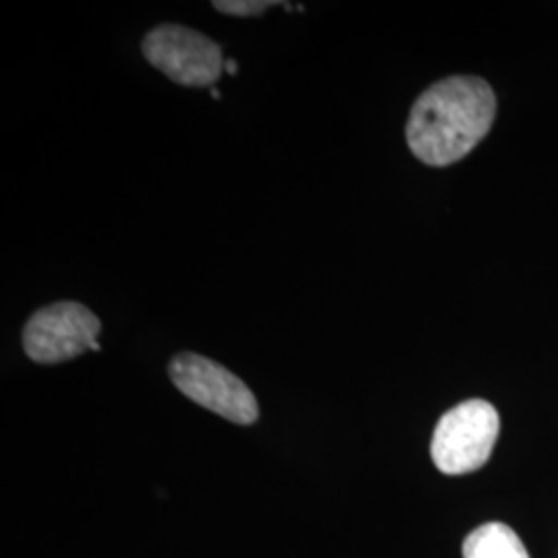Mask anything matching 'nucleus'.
Here are the masks:
<instances>
[{
    "label": "nucleus",
    "instance_id": "9",
    "mask_svg": "<svg viewBox=\"0 0 558 558\" xmlns=\"http://www.w3.org/2000/svg\"><path fill=\"white\" fill-rule=\"evenodd\" d=\"M211 98H214V100H220V94H218L216 87H211Z\"/></svg>",
    "mask_w": 558,
    "mask_h": 558
},
{
    "label": "nucleus",
    "instance_id": "6",
    "mask_svg": "<svg viewBox=\"0 0 558 558\" xmlns=\"http://www.w3.org/2000/svg\"><path fill=\"white\" fill-rule=\"evenodd\" d=\"M463 558H530L518 534L493 521L474 530L463 542Z\"/></svg>",
    "mask_w": 558,
    "mask_h": 558
},
{
    "label": "nucleus",
    "instance_id": "5",
    "mask_svg": "<svg viewBox=\"0 0 558 558\" xmlns=\"http://www.w3.org/2000/svg\"><path fill=\"white\" fill-rule=\"evenodd\" d=\"M143 54L168 80L184 87H214L226 66L216 41L174 23L151 29L143 40Z\"/></svg>",
    "mask_w": 558,
    "mask_h": 558
},
{
    "label": "nucleus",
    "instance_id": "1",
    "mask_svg": "<svg viewBox=\"0 0 558 558\" xmlns=\"http://www.w3.org/2000/svg\"><path fill=\"white\" fill-rule=\"evenodd\" d=\"M497 98L490 85L472 75H456L430 85L412 106L405 140L426 166L463 160L493 126Z\"/></svg>",
    "mask_w": 558,
    "mask_h": 558
},
{
    "label": "nucleus",
    "instance_id": "8",
    "mask_svg": "<svg viewBox=\"0 0 558 558\" xmlns=\"http://www.w3.org/2000/svg\"><path fill=\"white\" fill-rule=\"evenodd\" d=\"M223 71H228V75H236V71H239V64H236L234 60H226V66H223Z\"/></svg>",
    "mask_w": 558,
    "mask_h": 558
},
{
    "label": "nucleus",
    "instance_id": "2",
    "mask_svg": "<svg viewBox=\"0 0 558 558\" xmlns=\"http://www.w3.org/2000/svg\"><path fill=\"white\" fill-rule=\"evenodd\" d=\"M499 414L482 399L463 401L439 420L430 456L447 476H461L480 470L499 439Z\"/></svg>",
    "mask_w": 558,
    "mask_h": 558
},
{
    "label": "nucleus",
    "instance_id": "3",
    "mask_svg": "<svg viewBox=\"0 0 558 558\" xmlns=\"http://www.w3.org/2000/svg\"><path fill=\"white\" fill-rule=\"evenodd\" d=\"M170 379L182 396L234 424H255L259 403L244 380L218 362L184 352L170 362Z\"/></svg>",
    "mask_w": 558,
    "mask_h": 558
},
{
    "label": "nucleus",
    "instance_id": "4",
    "mask_svg": "<svg viewBox=\"0 0 558 558\" xmlns=\"http://www.w3.org/2000/svg\"><path fill=\"white\" fill-rule=\"evenodd\" d=\"M101 323L80 302H54L36 311L23 329V350L38 364H59L83 352H100Z\"/></svg>",
    "mask_w": 558,
    "mask_h": 558
},
{
    "label": "nucleus",
    "instance_id": "7",
    "mask_svg": "<svg viewBox=\"0 0 558 558\" xmlns=\"http://www.w3.org/2000/svg\"><path fill=\"white\" fill-rule=\"evenodd\" d=\"M279 4L271 0H216L214 9H218L223 15H234V17H255L265 13L269 7Z\"/></svg>",
    "mask_w": 558,
    "mask_h": 558
}]
</instances>
